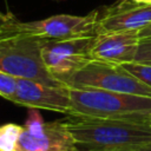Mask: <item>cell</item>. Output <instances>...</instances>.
<instances>
[{"mask_svg": "<svg viewBox=\"0 0 151 151\" xmlns=\"http://www.w3.org/2000/svg\"><path fill=\"white\" fill-rule=\"evenodd\" d=\"M66 126L78 149H139L151 143L149 122L67 116Z\"/></svg>", "mask_w": 151, "mask_h": 151, "instance_id": "6da1fadb", "label": "cell"}, {"mask_svg": "<svg viewBox=\"0 0 151 151\" xmlns=\"http://www.w3.org/2000/svg\"><path fill=\"white\" fill-rule=\"evenodd\" d=\"M71 113L68 116L100 119L149 122L151 98L92 87H68Z\"/></svg>", "mask_w": 151, "mask_h": 151, "instance_id": "7a4b0ae2", "label": "cell"}, {"mask_svg": "<svg viewBox=\"0 0 151 151\" xmlns=\"http://www.w3.org/2000/svg\"><path fill=\"white\" fill-rule=\"evenodd\" d=\"M48 40L33 35L18 34L0 42V70L18 78L64 85L45 68L41 48Z\"/></svg>", "mask_w": 151, "mask_h": 151, "instance_id": "3957f363", "label": "cell"}, {"mask_svg": "<svg viewBox=\"0 0 151 151\" xmlns=\"http://www.w3.org/2000/svg\"><path fill=\"white\" fill-rule=\"evenodd\" d=\"M68 87H92L151 98V87L119 64L91 59L66 81Z\"/></svg>", "mask_w": 151, "mask_h": 151, "instance_id": "277c9868", "label": "cell"}, {"mask_svg": "<svg viewBox=\"0 0 151 151\" xmlns=\"http://www.w3.org/2000/svg\"><path fill=\"white\" fill-rule=\"evenodd\" d=\"M99 9H94L86 15L55 14L41 20L19 21L11 17L7 21L13 31L19 34L33 35L46 40H67L96 35Z\"/></svg>", "mask_w": 151, "mask_h": 151, "instance_id": "5b68a950", "label": "cell"}, {"mask_svg": "<svg viewBox=\"0 0 151 151\" xmlns=\"http://www.w3.org/2000/svg\"><path fill=\"white\" fill-rule=\"evenodd\" d=\"M93 37L67 40H48L41 48V59L46 71L65 85V81L91 60L90 50Z\"/></svg>", "mask_w": 151, "mask_h": 151, "instance_id": "8992f818", "label": "cell"}, {"mask_svg": "<svg viewBox=\"0 0 151 151\" xmlns=\"http://www.w3.org/2000/svg\"><path fill=\"white\" fill-rule=\"evenodd\" d=\"M12 103L27 109H42L66 116L71 113V99L66 85H50L38 80L18 78L17 92Z\"/></svg>", "mask_w": 151, "mask_h": 151, "instance_id": "52a82bcc", "label": "cell"}, {"mask_svg": "<svg viewBox=\"0 0 151 151\" xmlns=\"http://www.w3.org/2000/svg\"><path fill=\"white\" fill-rule=\"evenodd\" d=\"M151 25V5H138L130 0L99 9L96 35L110 32L140 31Z\"/></svg>", "mask_w": 151, "mask_h": 151, "instance_id": "ba28073f", "label": "cell"}, {"mask_svg": "<svg viewBox=\"0 0 151 151\" xmlns=\"http://www.w3.org/2000/svg\"><path fill=\"white\" fill-rule=\"evenodd\" d=\"M139 31L110 32L94 35L90 57L94 60L126 64L133 63L140 44Z\"/></svg>", "mask_w": 151, "mask_h": 151, "instance_id": "9c48e42d", "label": "cell"}, {"mask_svg": "<svg viewBox=\"0 0 151 151\" xmlns=\"http://www.w3.org/2000/svg\"><path fill=\"white\" fill-rule=\"evenodd\" d=\"M15 151H78L65 119L46 122L41 132L31 134L22 130Z\"/></svg>", "mask_w": 151, "mask_h": 151, "instance_id": "30bf717a", "label": "cell"}, {"mask_svg": "<svg viewBox=\"0 0 151 151\" xmlns=\"http://www.w3.org/2000/svg\"><path fill=\"white\" fill-rule=\"evenodd\" d=\"M24 126L7 123L0 126V151H15Z\"/></svg>", "mask_w": 151, "mask_h": 151, "instance_id": "8fae6325", "label": "cell"}, {"mask_svg": "<svg viewBox=\"0 0 151 151\" xmlns=\"http://www.w3.org/2000/svg\"><path fill=\"white\" fill-rule=\"evenodd\" d=\"M18 86V77L0 70V97L13 101Z\"/></svg>", "mask_w": 151, "mask_h": 151, "instance_id": "7c38bea8", "label": "cell"}, {"mask_svg": "<svg viewBox=\"0 0 151 151\" xmlns=\"http://www.w3.org/2000/svg\"><path fill=\"white\" fill-rule=\"evenodd\" d=\"M125 70H127L131 74L138 78L140 81L145 83L151 87V65L140 64V63H126L122 65Z\"/></svg>", "mask_w": 151, "mask_h": 151, "instance_id": "4fadbf2b", "label": "cell"}, {"mask_svg": "<svg viewBox=\"0 0 151 151\" xmlns=\"http://www.w3.org/2000/svg\"><path fill=\"white\" fill-rule=\"evenodd\" d=\"M45 120L39 112V109H28L27 118L24 124V129L31 134H37L42 131L45 126Z\"/></svg>", "mask_w": 151, "mask_h": 151, "instance_id": "5bb4252c", "label": "cell"}, {"mask_svg": "<svg viewBox=\"0 0 151 151\" xmlns=\"http://www.w3.org/2000/svg\"><path fill=\"white\" fill-rule=\"evenodd\" d=\"M134 61L151 65V38H145L140 40Z\"/></svg>", "mask_w": 151, "mask_h": 151, "instance_id": "9a60e30c", "label": "cell"}, {"mask_svg": "<svg viewBox=\"0 0 151 151\" xmlns=\"http://www.w3.org/2000/svg\"><path fill=\"white\" fill-rule=\"evenodd\" d=\"M11 19V18H9ZM8 21V20H7ZM2 22L0 24V42L1 41H5V40H8L15 35H18L19 33H17L15 31H13L11 28V26L8 25V22Z\"/></svg>", "mask_w": 151, "mask_h": 151, "instance_id": "2e32d148", "label": "cell"}, {"mask_svg": "<svg viewBox=\"0 0 151 151\" xmlns=\"http://www.w3.org/2000/svg\"><path fill=\"white\" fill-rule=\"evenodd\" d=\"M83 151H139V149H131V147H125V149H92V150H83Z\"/></svg>", "mask_w": 151, "mask_h": 151, "instance_id": "e0dca14e", "label": "cell"}, {"mask_svg": "<svg viewBox=\"0 0 151 151\" xmlns=\"http://www.w3.org/2000/svg\"><path fill=\"white\" fill-rule=\"evenodd\" d=\"M139 35L142 39H145V38H151V25H149L147 27L143 28L139 31Z\"/></svg>", "mask_w": 151, "mask_h": 151, "instance_id": "ac0fdd59", "label": "cell"}, {"mask_svg": "<svg viewBox=\"0 0 151 151\" xmlns=\"http://www.w3.org/2000/svg\"><path fill=\"white\" fill-rule=\"evenodd\" d=\"M12 17V14L11 13H2L1 11H0V24H2V22H6L7 20H9V18Z\"/></svg>", "mask_w": 151, "mask_h": 151, "instance_id": "d6986e66", "label": "cell"}, {"mask_svg": "<svg viewBox=\"0 0 151 151\" xmlns=\"http://www.w3.org/2000/svg\"><path fill=\"white\" fill-rule=\"evenodd\" d=\"M138 5H151V0H130Z\"/></svg>", "mask_w": 151, "mask_h": 151, "instance_id": "ffe728a7", "label": "cell"}, {"mask_svg": "<svg viewBox=\"0 0 151 151\" xmlns=\"http://www.w3.org/2000/svg\"><path fill=\"white\" fill-rule=\"evenodd\" d=\"M139 151H151V143H149V144L139 147Z\"/></svg>", "mask_w": 151, "mask_h": 151, "instance_id": "44dd1931", "label": "cell"}, {"mask_svg": "<svg viewBox=\"0 0 151 151\" xmlns=\"http://www.w3.org/2000/svg\"><path fill=\"white\" fill-rule=\"evenodd\" d=\"M149 123H150V125H151V118H150V120H149Z\"/></svg>", "mask_w": 151, "mask_h": 151, "instance_id": "7402d4cb", "label": "cell"}, {"mask_svg": "<svg viewBox=\"0 0 151 151\" xmlns=\"http://www.w3.org/2000/svg\"><path fill=\"white\" fill-rule=\"evenodd\" d=\"M57 1H63V0H57Z\"/></svg>", "mask_w": 151, "mask_h": 151, "instance_id": "603a6c76", "label": "cell"}]
</instances>
